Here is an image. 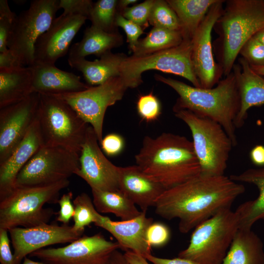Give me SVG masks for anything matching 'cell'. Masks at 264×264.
I'll return each mask as SVG.
<instances>
[{"label": "cell", "mask_w": 264, "mask_h": 264, "mask_svg": "<svg viewBox=\"0 0 264 264\" xmlns=\"http://www.w3.org/2000/svg\"><path fill=\"white\" fill-rule=\"evenodd\" d=\"M239 54L250 66H264V45L254 37L243 44Z\"/></svg>", "instance_id": "38"}, {"label": "cell", "mask_w": 264, "mask_h": 264, "mask_svg": "<svg viewBox=\"0 0 264 264\" xmlns=\"http://www.w3.org/2000/svg\"><path fill=\"white\" fill-rule=\"evenodd\" d=\"M8 232L16 264H20L27 255L37 250L53 244L71 242L83 234L75 231L72 226L48 223L28 228L15 227Z\"/></svg>", "instance_id": "17"}, {"label": "cell", "mask_w": 264, "mask_h": 264, "mask_svg": "<svg viewBox=\"0 0 264 264\" xmlns=\"http://www.w3.org/2000/svg\"><path fill=\"white\" fill-rule=\"evenodd\" d=\"M16 16L7 0H0V53L8 49V39Z\"/></svg>", "instance_id": "37"}, {"label": "cell", "mask_w": 264, "mask_h": 264, "mask_svg": "<svg viewBox=\"0 0 264 264\" xmlns=\"http://www.w3.org/2000/svg\"><path fill=\"white\" fill-rule=\"evenodd\" d=\"M69 184L68 179L43 186H16L0 200V228L9 231L46 224L56 213L44 208L46 203H56L61 190Z\"/></svg>", "instance_id": "5"}, {"label": "cell", "mask_w": 264, "mask_h": 264, "mask_svg": "<svg viewBox=\"0 0 264 264\" xmlns=\"http://www.w3.org/2000/svg\"><path fill=\"white\" fill-rule=\"evenodd\" d=\"M192 41L183 40L178 45L142 56H130L122 62L120 76L131 88L142 83V74L149 70L178 75L188 80L194 87L201 88L195 74L191 58Z\"/></svg>", "instance_id": "10"}, {"label": "cell", "mask_w": 264, "mask_h": 264, "mask_svg": "<svg viewBox=\"0 0 264 264\" xmlns=\"http://www.w3.org/2000/svg\"><path fill=\"white\" fill-rule=\"evenodd\" d=\"M145 258L153 264H199L192 260L179 257L173 259H167L157 257L151 254L148 255Z\"/></svg>", "instance_id": "45"}, {"label": "cell", "mask_w": 264, "mask_h": 264, "mask_svg": "<svg viewBox=\"0 0 264 264\" xmlns=\"http://www.w3.org/2000/svg\"><path fill=\"white\" fill-rule=\"evenodd\" d=\"M155 79L172 88L179 97L173 110H186L220 125L231 139L238 144L234 125L240 108V97L234 73L221 79L213 88L191 86L184 82L155 74Z\"/></svg>", "instance_id": "3"}, {"label": "cell", "mask_w": 264, "mask_h": 264, "mask_svg": "<svg viewBox=\"0 0 264 264\" xmlns=\"http://www.w3.org/2000/svg\"><path fill=\"white\" fill-rule=\"evenodd\" d=\"M240 97V108L235 119L236 129L242 128L253 107L264 105V78L256 73L243 58L238 59L232 69Z\"/></svg>", "instance_id": "22"}, {"label": "cell", "mask_w": 264, "mask_h": 264, "mask_svg": "<svg viewBox=\"0 0 264 264\" xmlns=\"http://www.w3.org/2000/svg\"><path fill=\"white\" fill-rule=\"evenodd\" d=\"M44 145L39 122L36 118L9 157L0 164V200L6 197L16 187L18 174Z\"/></svg>", "instance_id": "20"}, {"label": "cell", "mask_w": 264, "mask_h": 264, "mask_svg": "<svg viewBox=\"0 0 264 264\" xmlns=\"http://www.w3.org/2000/svg\"><path fill=\"white\" fill-rule=\"evenodd\" d=\"M33 93L30 66L0 69V109L20 102Z\"/></svg>", "instance_id": "26"}, {"label": "cell", "mask_w": 264, "mask_h": 264, "mask_svg": "<svg viewBox=\"0 0 264 264\" xmlns=\"http://www.w3.org/2000/svg\"><path fill=\"white\" fill-rule=\"evenodd\" d=\"M93 128L89 125L79 156L80 168L75 175L83 179L91 190H119V167L105 156Z\"/></svg>", "instance_id": "15"}, {"label": "cell", "mask_w": 264, "mask_h": 264, "mask_svg": "<svg viewBox=\"0 0 264 264\" xmlns=\"http://www.w3.org/2000/svg\"><path fill=\"white\" fill-rule=\"evenodd\" d=\"M222 264H264L263 242L251 229L239 228Z\"/></svg>", "instance_id": "27"}, {"label": "cell", "mask_w": 264, "mask_h": 264, "mask_svg": "<svg viewBox=\"0 0 264 264\" xmlns=\"http://www.w3.org/2000/svg\"><path fill=\"white\" fill-rule=\"evenodd\" d=\"M93 2L90 0H59V8L65 15H80L89 19Z\"/></svg>", "instance_id": "39"}, {"label": "cell", "mask_w": 264, "mask_h": 264, "mask_svg": "<svg viewBox=\"0 0 264 264\" xmlns=\"http://www.w3.org/2000/svg\"><path fill=\"white\" fill-rule=\"evenodd\" d=\"M87 19L63 13L56 18L35 44L34 64L55 65L69 51L71 42Z\"/></svg>", "instance_id": "18"}, {"label": "cell", "mask_w": 264, "mask_h": 264, "mask_svg": "<svg viewBox=\"0 0 264 264\" xmlns=\"http://www.w3.org/2000/svg\"><path fill=\"white\" fill-rule=\"evenodd\" d=\"M253 37L264 45V28L258 32Z\"/></svg>", "instance_id": "51"}, {"label": "cell", "mask_w": 264, "mask_h": 264, "mask_svg": "<svg viewBox=\"0 0 264 264\" xmlns=\"http://www.w3.org/2000/svg\"><path fill=\"white\" fill-rule=\"evenodd\" d=\"M127 57L124 53L110 51L93 61L85 58L67 61L72 68L82 72L88 85L96 86L120 75L121 65Z\"/></svg>", "instance_id": "25"}, {"label": "cell", "mask_w": 264, "mask_h": 264, "mask_svg": "<svg viewBox=\"0 0 264 264\" xmlns=\"http://www.w3.org/2000/svg\"><path fill=\"white\" fill-rule=\"evenodd\" d=\"M239 228L236 211L222 209L194 228L188 246L178 257L199 264H222Z\"/></svg>", "instance_id": "7"}, {"label": "cell", "mask_w": 264, "mask_h": 264, "mask_svg": "<svg viewBox=\"0 0 264 264\" xmlns=\"http://www.w3.org/2000/svg\"><path fill=\"white\" fill-rule=\"evenodd\" d=\"M124 255L130 264H150L145 257L132 251H125Z\"/></svg>", "instance_id": "49"}, {"label": "cell", "mask_w": 264, "mask_h": 264, "mask_svg": "<svg viewBox=\"0 0 264 264\" xmlns=\"http://www.w3.org/2000/svg\"><path fill=\"white\" fill-rule=\"evenodd\" d=\"M135 161L147 176L166 190L201 173L192 141L170 132H163L155 137L145 136Z\"/></svg>", "instance_id": "2"}, {"label": "cell", "mask_w": 264, "mask_h": 264, "mask_svg": "<svg viewBox=\"0 0 264 264\" xmlns=\"http://www.w3.org/2000/svg\"><path fill=\"white\" fill-rule=\"evenodd\" d=\"M122 43V37L118 33L107 32L91 25L86 29L81 41L72 45L67 60L83 59L89 55L100 57Z\"/></svg>", "instance_id": "28"}, {"label": "cell", "mask_w": 264, "mask_h": 264, "mask_svg": "<svg viewBox=\"0 0 264 264\" xmlns=\"http://www.w3.org/2000/svg\"><path fill=\"white\" fill-rule=\"evenodd\" d=\"M137 1V0H121L118 1L117 10L119 9L123 11L128 7L129 5L134 3Z\"/></svg>", "instance_id": "50"}, {"label": "cell", "mask_w": 264, "mask_h": 264, "mask_svg": "<svg viewBox=\"0 0 264 264\" xmlns=\"http://www.w3.org/2000/svg\"><path fill=\"white\" fill-rule=\"evenodd\" d=\"M119 248L117 242L107 240L98 233L81 236L64 247L42 248L29 256L48 264H97Z\"/></svg>", "instance_id": "14"}, {"label": "cell", "mask_w": 264, "mask_h": 264, "mask_svg": "<svg viewBox=\"0 0 264 264\" xmlns=\"http://www.w3.org/2000/svg\"><path fill=\"white\" fill-rule=\"evenodd\" d=\"M8 231L0 228V264H16L10 246Z\"/></svg>", "instance_id": "44"}, {"label": "cell", "mask_w": 264, "mask_h": 264, "mask_svg": "<svg viewBox=\"0 0 264 264\" xmlns=\"http://www.w3.org/2000/svg\"><path fill=\"white\" fill-rule=\"evenodd\" d=\"M225 0H217L211 6L192 40V61L202 88H213L223 76L220 66L215 59L211 35Z\"/></svg>", "instance_id": "13"}, {"label": "cell", "mask_w": 264, "mask_h": 264, "mask_svg": "<svg viewBox=\"0 0 264 264\" xmlns=\"http://www.w3.org/2000/svg\"><path fill=\"white\" fill-rule=\"evenodd\" d=\"M72 198L73 193L70 191L63 194L57 202L59 205L60 210L57 213L56 220L62 222L64 225H68L74 214V206L72 203Z\"/></svg>", "instance_id": "42"}, {"label": "cell", "mask_w": 264, "mask_h": 264, "mask_svg": "<svg viewBox=\"0 0 264 264\" xmlns=\"http://www.w3.org/2000/svg\"><path fill=\"white\" fill-rule=\"evenodd\" d=\"M93 205L99 213H112L121 220H132L139 216L136 205L120 190L100 191L91 190Z\"/></svg>", "instance_id": "30"}, {"label": "cell", "mask_w": 264, "mask_h": 264, "mask_svg": "<svg viewBox=\"0 0 264 264\" xmlns=\"http://www.w3.org/2000/svg\"><path fill=\"white\" fill-rule=\"evenodd\" d=\"M245 191L243 184L225 175H201L166 190L157 199L155 212L165 219L179 220L178 229L188 233L225 208Z\"/></svg>", "instance_id": "1"}, {"label": "cell", "mask_w": 264, "mask_h": 264, "mask_svg": "<svg viewBox=\"0 0 264 264\" xmlns=\"http://www.w3.org/2000/svg\"><path fill=\"white\" fill-rule=\"evenodd\" d=\"M73 203L74 214L72 227L75 231L83 233L86 226L94 222L96 210L90 197L85 193L78 195Z\"/></svg>", "instance_id": "34"}, {"label": "cell", "mask_w": 264, "mask_h": 264, "mask_svg": "<svg viewBox=\"0 0 264 264\" xmlns=\"http://www.w3.org/2000/svg\"><path fill=\"white\" fill-rule=\"evenodd\" d=\"M40 94L0 109V164L11 155L37 118Z\"/></svg>", "instance_id": "16"}, {"label": "cell", "mask_w": 264, "mask_h": 264, "mask_svg": "<svg viewBox=\"0 0 264 264\" xmlns=\"http://www.w3.org/2000/svg\"><path fill=\"white\" fill-rule=\"evenodd\" d=\"M170 237L168 227L161 222H153L146 230V241L151 247L164 245L168 242Z\"/></svg>", "instance_id": "40"}, {"label": "cell", "mask_w": 264, "mask_h": 264, "mask_svg": "<svg viewBox=\"0 0 264 264\" xmlns=\"http://www.w3.org/2000/svg\"><path fill=\"white\" fill-rule=\"evenodd\" d=\"M18 66L10 51L7 49L0 53V69H9Z\"/></svg>", "instance_id": "48"}, {"label": "cell", "mask_w": 264, "mask_h": 264, "mask_svg": "<svg viewBox=\"0 0 264 264\" xmlns=\"http://www.w3.org/2000/svg\"><path fill=\"white\" fill-rule=\"evenodd\" d=\"M189 127L195 152L204 176L224 175L233 145L222 126L186 110H173Z\"/></svg>", "instance_id": "8"}, {"label": "cell", "mask_w": 264, "mask_h": 264, "mask_svg": "<svg viewBox=\"0 0 264 264\" xmlns=\"http://www.w3.org/2000/svg\"><path fill=\"white\" fill-rule=\"evenodd\" d=\"M217 0H167L179 21L183 40L192 41L211 6Z\"/></svg>", "instance_id": "29"}, {"label": "cell", "mask_w": 264, "mask_h": 264, "mask_svg": "<svg viewBox=\"0 0 264 264\" xmlns=\"http://www.w3.org/2000/svg\"><path fill=\"white\" fill-rule=\"evenodd\" d=\"M264 28V0H227L214 24L212 42L216 62L223 76L232 71L243 44Z\"/></svg>", "instance_id": "4"}, {"label": "cell", "mask_w": 264, "mask_h": 264, "mask_svg": "<svg viewBox=\"0 0 264 264\" xmlns=\"http://www.w3.org/2000/svg\"><path fill=\"white\" fill-rule=\"evenodd\" d=\"M30 67L33 93L57 94L78 92L90 87L83 83L79 76L62 70L55 65L34 64Z\"/></svg>", "instance_id": "23"}, {"label": "cell", "mask_w": 264, "mask_h": 264, "mask_svg": "<svg viewBox=\"0 0 264 264\" xmlns=\"http://www.w3.org/2000/svg\"><path fill=\"white\" fill-rule=\"evenodd\" d=\"M115 24L116 26H119L124 30L127 36V42L129 44L130 48L132 51L138 42L139 37L144 33V29L119 13L116 15Z\"/></svg>", "instance_id": "41"}, {"label": "cell", "mask_w": 264, "mask_h": 264, "mask_svg": "<svg viewBox=\"0 0 264 264\" xmlns=\"http://www.w3.org/2000/svg\"><path fill=\"white\" fill-rule=\"evenodd\" d=\"M80 155L44 145L18 174L16 186H43L68 178L80 168Z\"/></svg>", "instance_id": "12"}, {"label": "cell", "mask_w": 264, "mask_h": 264, "mask_svg": "<svg viewBox=\"0 0 264 264\" xmlns=\"http://www.w3.org/2000/svg\"><path fill=\"white\" fill-rule=\"evenodd\" d=\"M129 83L121 76L78 92L50 94L66 102L95 131L99 143L103 139V127L107 109L121 100Z\"/></svg>", "instance_id": "11"}, {"label": "cell", "mask_w": 264, "mask_h": 264, "mask_svg": "<svg viewBox=\"0 0 264 264\" xmlns=\"http://www.w3.org/2000/svg\"><path fill=\"white\" fill-rule=\"evenodd\" d=\"M140 117L146 122L156 120L161 114V104L152 92L139 97L136 105Z\"/></svg>", "instance_id": "35"}, {"label": "cell", "mask_w": 264, "mask_h": 264, "mask_svg": "<svg viewBox=\"0 0 264 264\" xmlns=\"http://www.w3.org/2000/svg\"><path fill=\"white\" fill-rule=\"evenodd\" d=\"M149 22L154 27L181 32L178 18L167 0H155L150 13Z\"/></svg>", "instance_id": "33"}, {"label": "cell", "mask_w": 264, "mask_h": 264, "mask_svg": "<svg viewBox=\"0 0 264 264\" xmlns=\"http://www.w3.org/2000/svg\"><path fill=\"white\" fill-rule=\"evenodd\" d=\"M123 138L117 133H110L103 138L100 144L103 151L109 156L119 154L124 147Z\"/></svg>", "instance_id": "43"}, {"label": "cell", "mask_w": 264, "mask_h": 264, "mask_svg": "<svg viewBox=\"0 0 264 264\" xmlns=\"http://www.w3.org/2000/svg\"><path fill=\"white\" fill-rule=\"evenodd\" d=\"M117 3L116 0H99L94 3L89 18L91 25L107 32H115Z\"/></svg>", "instance_id": "32"}, {"label": "cell", "mask_w": 264, "mask_h": 264, "mask_svg": "<svg viewBox=\"0 0 264 264\" xmlns=\"http://www.w3.org/2000/svg\"><path fill=\"white\" fill-rule=\"evenodd\" d=\"M20 264H48L44 262H37L32 260L31 259L26 257L24 258L22 262Z\"/></svg>", "instance_id": "53"}, {"label": "cell", "mask_w": 264, "mask_h": 264, "mask_svg": "<svg viewBox=\"0 0 264 264\" xmlns=\"http://www.w3.org/2000/svg\"><path fill=\"white\" fill-rule=\"evenodd\" d=\"M250 66L256 73L262 76H264V66Z\"/></svg>", "instance_id": "52"}, {"label": "cell", "mask_w": 264, "mask_h": 264, "mask_svg": "<svg viewBox=\"0 0 264 264\" xmlns=\"http://www.w3.org/2000/svg\"><path fill=\"white\" fill-rule=\"evenodd\" d=\"M97 264H130L124 253L118 249L115 250L108 255L102 262Z\"/></svg>", "instance_id": "46"}, {"label": "cell", "mask_w": 264, "mask_h": 264, "mask_svg": "<svg viewBox=\"0 0 264 264\" xmlns=\"http://www.w3.org/2000/svg\"><path fill=\"white\" fill-rule=\"evenodd\" d=\"M229 177L237 182L254 184L259 190V195L256 199L242 203L235 210L239 218V228L251 229L256 221L264 219V166L248 169Z\"/></svg>", "instance_id": "24"}, {"label": "cell", "mask_w": 264, "mask_h": 264, "mask_svg": "<svg viewBox=\"0 0 264 264\" xmlns=\"http://www.w3.org/2000/svg\"><path fill=\"white\" fill-rule=\"evenodd\" d=\"M37 119L44 145L58 146L80 155L87 124L66 102L40 94Z\"/></svg>", "instance_id": "6"}, {"label": "cell", "mask_w": 264, "mask_h": 264, "mask_svg": "<svg viewBox=\"0 0 264 264\" xmlns=\"http://www.w3.org/2000/svg\"><path fill=\"white\" fill-rule=\"evenodd\" d=\"M147 211L132 220L113 221L96 210L94 224L110 233L116 240L120 248L132 251L146 257L151 254V247L146 239L148 227L153 222L152 218L146 216Z\"/></svg>", "instance_id": "19"}, {"label": "cell", "mask_w": 264, "mask_h": 264, "mask_svg": "<svg viewBox=\"0 0 264 264\" xmlns=\"http://www.w3.org/2000/svg\"><path fill=\"white\" fill-rule=\"evenodd\" d=\"M154 2L155 0H146L137 5L127 7L122 11L121 15L144 29L148 26L150 13Z\"/></svg>", "instance_id": "36"}, {"label": "cell", "mask_w": 264, "mask_h": 264, "mask_svg": "<svg viewBox=\"0 0 264 264\" xmlns=\"http://www.w3.org/2000/svg\"><path fill=\"white\" fill-rule=\"evenodd\" d=\"M249 156L251 162L255 165L264 166V146L257 145L250 151Z\"/></svg>", "instance_id": "47"}, {"label": "cell", "mask_w": 264, "mask_h": 264, "mask_svg": "<svg viewBox=\"0 0 264 264\" xmlns=\"http://www.w3.org/2000/svg\"><path fill=\"white\" fill-rule=\"evenodd\" d=\"M179 31L154 27L142 39L139 40L132 52L133 56H142L179 45L183 41Z\"/></svg>", "instance_id": "31"}, {"label": "cell", "mask_w": 264, "mask_h": 264, "mask_svg": "<svg viewBox=\"0 0 264 264\" xmlns=\"http://www.w3.org/2000/svg\"><path fill=\"white\" fill-rule=\"evenodd\" d=\"M59 0H34L16 17L7 42V48L19 66L34 63L35 44L50 27L60 9Z\"/></svg>", "instance_id": "9"}, {"label": "cell", "mask_w": 264, "mask_h": 264, "mask_svg": "<svg viewBox=\"0 0 264 264\" xmlns=\"http://www.w3.org/2000/svg\"><path fill=\"white\" fill-rule=\"evenodd\" d=\"M119 189L141 211H147L154 206L160 195L166 189L147 176L136 165L119 167Z\"/></svg>", "instance_id": "21"}]
</instances>
